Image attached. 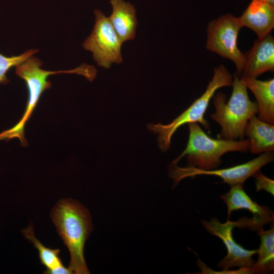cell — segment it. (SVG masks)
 <instances>
[{
    "label": "cell",
    "mask_w": 274,
    "mask_h": 274,
    "mask_svg": "<svg viewBox=\"0 0 274 274\" xmlns=\"http://www.w3.org/2000/svg\"><path fill=\"white\" fill-rule=\"evenodd\" d=\"M38 51V49H30L23 53L8 57L0 53V83L6 84L9 82L7 77L8 71L14 66L22 63Z\"/></svg>",
    "instance_id": "obj_18"
},
{
    "label": "cell",
    "mask_w": 274,
    "mask_h": 274,
    "mask_svg": "<svg viewBox=\"0 0 274 274\" xmlns=\"http://www.w3.org/2000/svg\"><path fill=\"white\" fill-rule=\"evenodd\" d=\"M202 226L210 234L219 237L224 244L226 255L218 263V267L223 270L234 267L251 268L254 263L253 256L257 253L256 250H247L235 242L233 238L232 230L237 227L236 221L229 220L221 223L217 218L210 221H201Z\"/></svg>",
    "instance_id": "obj_9"
},
{
    "label": "cell",
    "mask_w": 274,
    "mask_h": 274,
    "mask_svg": "<svg viewBox=\"0 0 274 274\" xmlns=\"http://www.w3.org/2000/svg\"><path fill=\"white\" fill-rule=\"evenodd\" d=\"M233 80V77L225 66L220 64L214 69L213 77L204 93L172 122L166 125L148 124V129L158 134L157 142L160 150L165 152L169 149L172 136L180 126L185 124L200 123L209 130L210 124L204 117L210 101L218 89L232 86Z\"/></svg>",
    "instance_id": "obj_5"
},
{
    "label": "cell",
    "mask_w": 274,
    "mask_h": 274,
    "mask_svg": "<svg viewBox=\"0 0 274 274\" xmlns=\"http://www.w3.org/2000/svg\"><path fill=\"white\" fill-rule=\"evenodd\" d=\"M95 22L90 36L84 41L83 48L92 53L98 66L109 68L113 63L122 62L123 42L113 27L108 17L100 10L94 11Z\"/></svg>",
    "instance_id": "obj_7"
},
{
    "label": "cell",
    "mask_w": 274,
    "mask_h": 274,
    "mask_svg": "<svg viewBox=\"0 0 274 274\" xmlns=\"http://www.w3.org/2000/svg\"><path fill=\"white\" fill-rule=\"evenodd\" d=\"M265 1L268 2V3L272 5H274V0H265Z\"/></svg>",
    "instance_id": "obj_20"
},
{
    "label": "cell",
    "mask_w": 274,
    "mask_h": 274,
    "mask_svg": "<svg viewBox=\"0 0 274 274\" xmlns=\"http://www.w3.org/2000/svg\"><path fill=\"white\" fill-rule=\"evenodd\" d=\"M245 135L249 137L250 143L249 150L252 153L273 151V125L265 122L254 116L246 125Z\"/></svg>",
    "instance_id": "obj_15"
},
{
    "label": "cell",
    "mask_w": 274,
    "mask_h": 274,
    "mask_svg": "<svg viewBox=\"0 0 274 274\" xmlns=\"http://www.w3.org/2000/svg\"><path fill=\"white\" fill-rule=\"evenodd\" d=\"M240 78L256 97L258 107L257 118L273 125L274 79L262 81L245 76H241Z\"/></svg>",
    "instance_id": "obj_13"
},
{
    "label": "cell",
    "mask_w": 274,
    "mask_h": 274,
    "mask_svg": "<svg viewBox=\"0 0 274 274\" xmlns=\"http://www.w3.org/2000/svg\"><path fill=\"white\" fill-rule=\"evenodd\" d=\"M273 70L274 39L269 34L255 40L251 49L245 53L241 76L256 78L262 74Z\"/></svg>",
    "instance_id": "obj_11"
},
{
    "label": "cell",
    "mask_w": 274,
    "mask_h": 274,
    "mask_svg": "<svg viewBox=\"0 0 274 274\" xmlns=\"http://www.w3.org/2000/svg\"><path fill=\"white\" fill-rule=\"evenodd\" d=\"M252 176L255 179L256 190L258 192L264 190L274 195V181L263 175L260 170L255 172Z\"/></svg>",
    "instance_id": "obj_19"
},
{
    "label": "cell",
    "mask_w": 274,
    "mask_h": 274,
    "mask_svg": "<svg viewBox=\"0 0 274 274\" xmlns=\"http://www.w3.org/2000/svg\"><path fill=\"white\" fill-rule=\"evenodd\" d=\"M260 238L259 248L257 249L258 259L252 269L254 273H269L274 269V227L267 230L261 229L257 232Z\"/></svg>",
    "instance_id": "obj_17"
},
{
    "label": "cell",
    "mask_w": 274,
    "mask_h": 274,
    "mask_svg": "<svg viewBox=\"0 0 274 274\" xmlns=\"http://www.w3.org/2000/svg\"><path fill=\"white\" fill-rule=\"evenodd\" d=\"M221 199L227 206L228 220L235 211L248 210L253 214L252 219L260 229L268 223H273V212L267 207L260 206L246 193L243 184L230 186L228 192L220 195Z\"/></svg>",
    "instance_id": "obj_10"
},
{
    "label": "cell",
    "mask_w": 274,
    "mask_h": 274,
    "mask_svg": "<svg viewBox=\"0 0 274 274\" xmlns=\"http://www.w3.org/2000/svg\"><path fill=\"white\" fill-rule=\"evenodd\" d=\"M189 134L186 147L170 163L177 164L186 157L188 166L209 170L221 163V157L229 152L246 153L250 149L249 139L240 141L214 139L208 135L196 123H189Z\"/></svg>",
    "instance_id": "obj_4"
},
{
    "label": "cell",
    "mask_w": 274,
    "mask_h": 274,
    "mask_svg": "<svg viewBox=\"0 0 274 274\" xmlns=\"http://www.w3.org/2000/svg\"><path fill=\"white\" fill-rule=\"evenodd\" d=\"M51 217L70 252L68 268L72 273H89L84 256L85 242L93 228L88 210L74 199H63L53 208Z\"/></svg>",
    "instance_id": "obj_1"
},
{
    "label": "cell",
    "mask_w": 274,
    "mask_h": 274,
    "mask_svg": "<svg viewBox=\"0 0 274 274\" xmlns=\"http://www.w3.org/2000/svg\"><path fill=\"white\" fill-rule=\"evenodd\" d=\"M112 12L109 19L123 43L135 38L138 21L136 10L130 3L124 0H110Z\"/></svg>",
    "instance_id": "obj_14"
},
{
    "label": "cell",
    "mask_w": 274,
    "mask_h": 274,
    "mask_svg": "<svg viewBox=\"0 0 274 274\" xmlns=\"http://www.w3.org/2000/svg\"><path fill=\"white\" fill-rule=\"evenodd\" d=\"M22 232L24 237L31 242L38 250L41 262L46 267V270L44 272V273H72L70 269L64 266L62 263L59 256L60 249L46 247L36 237L32 224H30L27 228L22 230Z\"/></svg>",
    "instance_id": "obj_16"
},
{
    "label": "cell",
    "mask_w": 274,
    "mask_h": 274,
    "mask_svg": "<svg viewBox=\"0 0 274 274\" xmlns=\"http://www.w3.org/2000/svg\"><path fill=\"white\" fill-rule=\"evenodd\" d=\"M273 152H266L259 156L245 163L226 168L202 170L188 166L180 167L177 164H170L168 176L173 180V187L177 185L183 179L198 175L216 176L221 178L223 182L230 186L238 184H244L245 181L263 166L273 161Z\"/></svg>",
    "instance_id": "obj_8"
},
{
    "label": "cell",
    "mask_w": 274,
    "mask_h": 274,
    "mask_svg": "<svg viewBox=\"0 0 274 274\" xmlns=\"http://www.w3.org/2000/svg\"><path fill=\"white\" fill-rule=\"evenodd\" d=\"M243 27L239 17L226 14L210 22L207 28V49L233 61L239 77L245 60V54L237 45V36Z\"/></svg>",
    "instance_id": "obj_6"
},
{
    "label": "cell",
    "mask_w": 274,
    "mask_h": 274,
    "mask_svg": "<svg viewBox=\"0 0 274 274\" xmlns=\"http://www.w3.org/2000/svg\"><path fill=\"white\" fill-rule=\"evenodd\" d=\"M233 90L227 102L225 94H214L213 104L215 112L211 118L221 127L219 138L228 140H243L245 130L249 119L258 114L256 102L250 100L247 88L239 77L234 74Z\"/></svg>",
    "instance_id": "obj_3"
},
{
    "label": "cell",
    "mask_w": 274,
    "mask_h": 274,
    "mask_svg": "<svg viewBox=\"0 0 274 274\" xmlns=\"http://www.w3.org/2000/svg\"><path fill=\"white\" fill-rule=\"evenodd\" d=\"M43 62L38 58L31 56L15 67L16 74L25 82L28 91L26 109L19 121L12 128L0 133V141H9L17 138L22 146L27 145L24 138V126L29 120L44 91L49 89L51 83L48 78L51 75L60 73L77 74L82 75L90 81L96 76L97 70L93 65L82 63L71 70L50 71L41 68Z\"/></svg>",
    "instance_id": "obj_2"
},
{
    "label": "cell",
    "mask_w": 274,
    "mask_h": 274,
    "mask_svg": "<svg viewBox=\"0 0 274 274\" xmlns=\"http://www.w3.org/2000/svg\"><path fill=\"white\" fill-rule=\"evenodd\" d=\"M239 18L243 27L252 29L258 39L263 38L274 27V5L265 0H252Z\"/></svg>",
    "instance_id": "obj_12"
}]
</instances>
